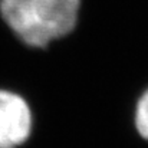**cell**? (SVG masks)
<instances>
[{"label": "cell", "mask_w": 148, "mask_h": 148, "mask_svg": "<svg viewBox=\"0 0 148 148\" xmlns=\"http://www.w3.org/2000/svg\"><path fill=\"white\" fill-rule=\"evenodd\" d=\"M33 130L29 102L10 89H0V148L23 145Z\"/></svg>", "instance_id": "7a4b0ae2"}, {"label": "cell", "mask_w": 148, "mask_h": 148, "mask_svg": "<svg viewBox=\"0 0 148 148\" xmlns=\"http://www.w3.org/2000/svg\"><path fill=\"white\" fill-rule=\"evenodd\" d=\"M81 0H0V16L26 46L48 48L69 33L79 20Z\"/></svg>", "instance_id": "6da1fadb"}, {"label": "cell", "mask_w": 148, "mask_h": 148, "mask_svg": "<svg viewBox=\"0 0 148 148\" xmlns=\"http://www.w3.org/2000/svg\"><path fill=\"white\" fill-rule=\"evenodd\" d=\"M134 124L138 131V134L148 140V88L140 97L135 105V114H134Z\"/></svg>", "instance_id": "3957f363"}]
</instances>
